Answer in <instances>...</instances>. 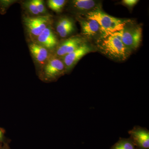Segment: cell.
Returning <instances> with one entry per match:
<instances>
[{"mask_svg": "<svg viewBox=\"0 0 149 149\" xmlns=\"http://www.w3.org/2000/svg\"><path fill=\"white\" fill-rule=\"evenodd\" d=\"M97 46L102 54L118 61H125L131 54V51L124 45L120 39L112 35L101 37L97 41Z\"/></svg>", "mask_w": 149, "mask_h": 149, "instance_id": "1", "label": "cell"}, {"mask_svg": "<svg viewBox=\"0 0 149 149\" xmlns=\"http://www.w3.org/2000/svg\"><path fill=\"white\" fill-rule=\"evenodd\" d=\"M85 15L87 18L97 22L100 26L102 37L120 31L130 20L113 17L104 12L100 9L92 11Z\"/></svg>", "mask_w": 149, "mask_h": 149, "instance_id": "2", "label": "cell"}, {"mask_svg": "<svg viewBox=\"0 0 149 149\" xmlns=\"http://www.w3.org/2000/svg\"><path fill=\"white\" fill-rule=\"evenodd\" d=\"M111 35L119 38L129 50L137 49L141 45L142 39V29L141 26L128 22L123 28Z\"/></svg>", "mask_w": 149, "mask_h": 149, "instance_id": "3", "label": "cell"}, {"mask_svg": "<svg viewBox=\"0 0 149 149\" xmlns=\"http://www.w3.org/2000/svg\"><path fill=\"white\" fill-rule=\"evenodd\" d=\"M66 73L65 66L62 58L53 54L38 71L40 80L46 83L55 82Z\"/></svg>", "mask_w": 149, "mask_h": 149, "instance_id": "4", "label": "cell"}, {"mask_svg": "<svg viewBox=\"0 0 149 149\" xmlns=\"http://www.w3.org/2000/svg\"><path fill=\"white\" fill-rule=\"evenodd\" d=\"M23 22L31 41L38 37L47 27L52 26V18L50 15L39 16H24Z\"/></svg>", "mask_w": 149, "mask_h": 149, "instance_id": "5", "label": "cell"}, {"mask_svg": "<svg viewBox=\"0 0 149 149\" xmlns=\"http://www.w3.org/2000/svg\"><path fill=\"white\" fill-rule=\"evenodd\" d=\"M85 43V39L79 36H74L63 40L58 43L54 55L62 58L75 50L83 44Z\"/></svg>", "mask_w": 149, "mask_h": 149, "instance_id": "6", "label": "cell"}, {"mask_svg": "<svg viewBox=\"0 0 149 149\" xmlns=\"http://www.w3.org/2000/svg\"><path fill=\"white\" fill-rule=\"evenodd\" d=\"M93 51L94 50L93 47L85 43L73 52L62 58L65 66L66 73L70 72L84 56Z\"/></svg>", "mask_w": 149, "mask_h": 149, "instance_id": "7", "label": "cell"}, {"mask_svg": "<svg viewBox=\"0 0 149 149\" xmlns=\"http://www.w3.org/2000/svg\"><path fill=\"white\" fill-rule=\"evenodd\" d=\"M29 49L34 62L38 68V71L53 54L43 46L32 41L29 43Z\"/></svg>", "mask_w": 149, "mask_h": 149, "instance_id": "8", "label": "cell"}, {"mask_svg": "<svg viewBox=\"0 0 149 149\" xmlns=\"http://www.w3.org/2000/svg\"><path fill=\"white\" fill-rule=\"evenodd\" d=\"M130 138L137 149H149V130L147 128L135 125L129 130Z\"/></svg>", "mask_w": 149, "mask_h": 149, "instance_id": "9", "label": "cell"}, {"mask_svg": "<svg viewBox=\"0 0 149 149\" xmlns=\"http://www.w3.org/2000/svg\"><path fill=\"white\" fill-rule=\"evenodd\" d=\"M47 49L51 53L55 50L58 42L52 26L46 28L35 40L32 41Z\"/></svg>", "mask_w": 149, "mask_h": 149, "instance_id": "10", "label": "cell"}, {"mask_svg": "<svg viewBox=\"0 0 149 149\" xmlns=\"http://www.w3.org/2000/svg\"><path fill=\"white\" fill-rule=\"evenodd\" d=\"M79 22L83 35L85 37L91 38L97 36L99 33H101L100 24L97 22L94 19L83 18L81 17H77Z\"/></svg>", "mask_w": 149, "mask_h": 149, "instance_id": "11", "label": "cell"}, {"mask_svg": "<svg viewBox=\"0 0 149 149\" xmlns=\"http://www.w3.org/2000/svg\"><path fill=\"white\" fill-rule=\"evenodd\" d=\"M56 31L62 38H66L75 30V25L72 19L67 17H61L56 24Z\"/></svg>", "mask_w": 149, "mask_h": 149, "instance_id": "12", "label": "cell"}, {"mask_svg": "<svg viewBox=\"0 0 149 149\" xmlns=\"http://www.w3.org/2000/svg\"><path fill=\"white\" fill-rule=\"evenodd\" d=\"M70 5L75 11L86 12L85 14L92 11L100 9L97 1L93 0H74L70 2Z\"/></svg>", "mask_w": 149, "mask_h": 149, "instance_id": "13", "label": "cell"}, {"mask_svg": "<svg viewBox=\"0 0 149 149\" xmlns=\"http://www.w3.org/2000/svg\"><path fill=\"white\" fill-rule=\"evenodd\" d=\"M110 149H137L130 138L128 139L120 138Z\"/></svg>", "mask_w": 149, "mask_h": 149, "instance_id": "14", "label": "cell"}, {"mask_svg": "<svg viewBox=\"0 0 149 149\" xmlns=\"http://www.w3.org/2000/svg\"><path fill=\"white\" fill-rule=\"evenodd\" d=\"M67 2L65 0H49L47 3L49 8L58 13L62 11Z\"/></svg>", "mask_w": 149, "mask_h": 149, "instance_id": "15", "label": "cell"}, {"mask_svg": "<svg viewBox=\"0 0 149 149\" xmlns=\"http://www.w3.org/2000/svg\"><path fill=\"white\" fill-rule=\"evenodd\" d=\"M23 6L27 12L34 17L42 16L40 15L38 12L34 0H30L23 2Z\"/></svg>", "mask_w": 149, "mask_h": 149, "instance_id": "16", "label": "cell"}, {"mask_svg": "<svg viewBox=\"0 0 149 149\" xmlns=\"http://www.w3.org/2000/svg\"><path fill=\"white\" fill-rule=\"evenodd\" d=\"M35 4L37 6V10L40 15H47V10L45 6V2L42 0H34Z\"/></svg>", "mask_w": 149, "mask_h": 149, "instance_id": "17", "label": "cell"}, {"mask_svg": "<svg viewBox=\"0 0 149 149\" xmlns=\"http://www.w3.org/2000/svg\"><path fill=\"white\" fill-rule=\"evenodd\" d=\"M15 1L14 0H1L0 1V12L1 14H4L7 10Z\"/></svg>", "mask_w": 149, "mask_h": 149, "instance_id": "18", "label": "cell"}, {"mask_svg": "<svg viewBox=\"0 0 149 149\" xmlns=\"http://www.w3.org/2000/svg\"><path fill=\"white\" fill-rule=\"evenodd\" d=\"M139 1L137 0H123L122 3L123 5L126 6L129 8H132Z\"/></svg>", "mask_w": 149, "mask_h": 149, "instance_id": "19", "label": "cell"}, {"mask_svg": "<svg viewBox=\"0 0 149 149\" xmlns=\"http://www.w3.org/2000/svg\"><path fill=\"white\" fill-rule=\"evenodd\" d=\"M4 131L1 128H0V141H2L4 139Z\"/></svg>", "mask_w": 149, "mask_h": 149, "instance_id": "20", "label": "cell"}, {"mask_svg": "<svg viewBox=\"0 0 149 149\" xmlns=\"http://www.w3.org/2000/svg\"><path fill=\"white\" fill-rule=\"evenodd\" d=\"M1 149H10L8 144H5Z\"/></svg>", "mask_w": 149, "mask_h": 149, "instance_id": "21", "label": "cell"}, {"mask_svg": "<svg viewBox=\"0 0 149 149\" xmlns=\"http://www.w3.org/2000/svg\"><path fill=\"white\" fill-rule=\"evenodd\" d=\"M1 141H0V149H1Z\"/></svg>", "mask_w": 149, "mask_h": 149, "instance_id": "22", "label": "cell"}]
</instances>
